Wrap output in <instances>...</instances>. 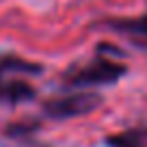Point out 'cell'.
I'll list each match as a JSON object with an SVG mask.
<instances>
[{
	"label": "cell",
	"mask_w": 147,
	"mask_h": 147,
	"mask_svg": "<svg viewBox=\"0 0 147 147\" xmlns=\"http://www.w3.org/2000/svg\"><path fill=\"white\" fill-rule=\"evenodd\" d=\"M128 67L115 61H108L104 56H97L89 65L82 67H71L65 74V87H95V84H113L125 76Z\"/></svg>",
	"instance_id": "6da1fadb"
},
{
	"label": "cell",
	"mask_w": 147,
	"mask_h": 147,
	"mask_svg": "<svg viewBox=\"0 0 147 147\" xmlns=\"http://www.w3.org/2000/svg\"><path fill=\"white\" fill-rule=\"evenodd\" d=\"M102 106V95L93 91H80L71 95L52 97L43 104V113L50 119H74V117H84Z\"/></svg>",
	"instance_id": "7a4b0ae2"
},
{
	"label": "cell",
	"mask_w": 147,
	"mask_h": 147,
	"mask_svg": "<svg viewBox=\"0 0 147 147\" xmlns=\"http://www.w3.org/2000/svg\"><path fill=\"white\" fill-rule=\"evenodd\" d=\"M37 95L35 87L13 76H0V104H22Z\"/></svg>",
	"instance_id": "3957f363"
},
{
	"label": "cell",
	"mask_w": 147,
	"mask_h": 147,
	"mask_svg": "<svg viewBox=\"0 0 147 147\" xmlns=\"http://www.w3.org/2000/svg\"><path fill=\"white\" fill-rule=\"evenodd\" d=\"M43 67L39 63L20 59L15 54H2L0 56V76H18V74H28V76H37L41 74Z\"/></svg>",
	"instance_id": "277c9868"
},
{
	"label": "cell",
	"mask_w": 147,
	"mask_h": 147,
	"mask_svg": "<svg viewBox=\"0 0 147 147\" xmlns=\"http://www.w3.org/2000/svg\"><path fill=\"white\" fill-rule=\"evenodd\" d=\"M104 26H108L110 30L125 32V35H141L147 37V15L143 18H125V20H106Z\"/></svg>",
	"instance_id": "5b68a950"
},
{
	"label": "cell",
	"mask_w": 147,
	"mask_h": 147,
	"mask_svg": "<svg viewBox=\"0 0 147 147\" xmlns=\"http://www.w3.org/2000/svg\"><path fill=\"white\" fill-rule=\"evenodd\" d=\"M106 147H147L145 136L138 130H128L121 134H110L104 138Z\"/></svg>",
	"instance_id": "8992f818"
},
{
	"label": "cell",
	"mask_w": 147,
	"mask_h": 147,
	"mask_svg": "<svg viewBox=\"0 0 147 147\" xmlns=\"http://www.w3.org/2000/svg\"><path fill=\"white\" fill-rule=\"evenodd\" d=\"M32 130H37L35 121H24V123H11L5 130V134L7 136H13V138H22V136H28Z\"/></svg>",
	"instance_id": "52a82bcc"
},
{
	"label": "cell",
	"mask_w": 147,
	"mask_h": 147,
	"mask_svg": "<svg viewBox=\"0 0 147 147\" xmlns=\"http://www.w3.org/2000/svg\"><path fill=\"white\" fill-rule=\"evenodd\" d=\"M141 134L145 136V141H147V128H145V130H141Z\"/></svg>",
	"instance_id": "ba28073f"
},
{
	"label": "cell",
	"mask_w": 147,
	"mask_h": 147,
	"mask_svg": "<svg viewBox=\"0 0 147 147\" xmlns=\"http://www.w3.org/2000/svg\"><path fill=\"white\" fill-rule=\"evenodd\" d=\"M136 46H143V48H147V46H145V43H136Z\"/></svg>",
	"instance_id": "9c48e42d"
}]
</instances>
